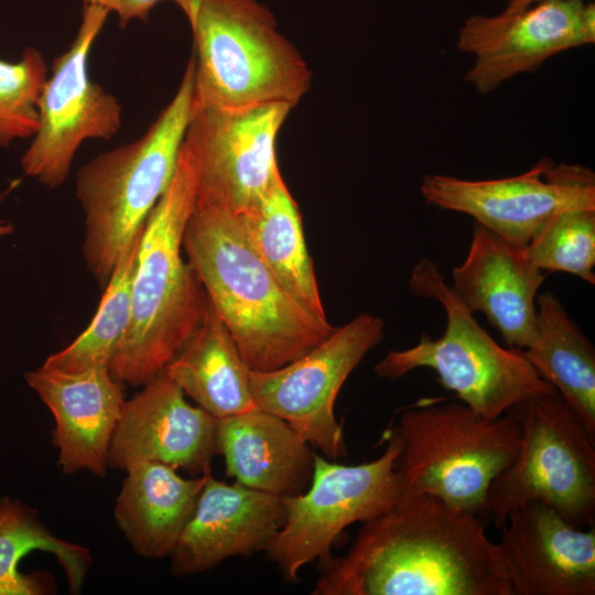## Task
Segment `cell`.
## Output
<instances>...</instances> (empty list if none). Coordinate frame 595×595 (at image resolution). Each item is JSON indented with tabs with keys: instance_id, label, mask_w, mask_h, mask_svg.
Masks as SVG:
<instances>
[{
	"instance_id": "6da1fadb",
	"label": "cell",
	"mask_w": 595,
	"mask_h": 595,
	"mask_svg": "<svg viewBox=\"0 0 595 595\" xmlns=\"http://www.w3.org/2000/svg\"><path fill=\"white\" fill-rule=\"evenodd\" d=\"M485 518L403 491L325 563L315 595H512Z\"/></svg>"
},
{
	"instance_id": "7a4b0ae2",
	"label": "cell",
	"mask_w": 595,
	"mask_h": 595,
	"mask_svg": "<svg viewBox=\"0 0 595 595\" xmlns=\"http://www.w3.org/2000/svg\"><path fill=\"white\" fill-rule=\"evenodd\" d=\"M182 247L251 370L280 368L334 331L288 292L226 207L196 194Z\"/></svg>"
},
{
	"instance_id": "3957f363",
	"label": "cell",
	"mask_w": 595,
	"mask_h": 595,
	"mask_svg": "<svg viewBox=\"0 0 595 595\" xmlns=\"http://www.w3.org/2000/svg\"><path fill=\"white\" fill-rule=\"evenodd\" d=\"M197 191V165L184 138L172 181L142 229L131 292V316L109 363L111 376L132 387L155 378L199 326L207 294L182 239Z\"/></svg>"
},
{
	"instance_id": "277c9868",
	"label": "cell",
	"mask_w": 595,
	"mask_h": 595,
	"mask_svg": "<svg viewBox=\"0 0 595 595\" xmlns=\"http://www.w3.org/2000/svg\"><path fill=\"white\" fill-rule=\"evenodd\" d=\"M194 74L192 55L174 97L147 132L97 154L77 172L76 196L85 217L83 257L100 286L172 181L193 115Z\"/></svg>"
},
{
	"instance_id": "5b68a950",
	"label": "cell",
	"mask_w": 595,
	"mask_h": 595,
	"mask_svg": "<svg viewBox=\"0 0 595 595\" xmlns=\"http://www.w3.org/2000/svg\"><path fill=\"white\" fill-rule=\"evenodd\" d=\"M194 41V104L290 107L309 91L311 69L257 0H177Z\"/></svg>"
},
{
	"instance_id": "8992f818",
	"label": "cell",
	"mask_w": 595,
	"mask_h": 595,
	"mask_svg": "<svg viewBox=\"0 0 595 595\" xmlns=\"http://www.w3.org/2000/svg\"><path fill=\"white\" fill-rule=\"evenodd\" d=\"M409 286L416 296L443 306L444 333L436 339L422 333L415 346L389 351L374 367L378 377L396 380L418 368L432 369L443 388L487 419L505 414L528 398L556 390L539 376L522 350L495 342L435 262L421 259L411 271Z\"/></svg>"
},
{
	"instance_id": "52a82bcc",
	"label": "cell",
	"mask_w": 595,
	"mask_h": 595,
	"mask_svg": "<svg viewBox=\"0 0 595 595\" xmlns=\"http://www.w3.org/2000/svg\"><path fill=\"white\" fill-rule=\"evenodd\" d=\"M392 430L402 444L397 470L404 491L482 517L489 487L513 459L521 434L508 412L487 419L463 402L442 399L404 408Z\"/></svg>"
},
{
	"instance_id": "ba28073f",
	"label": "cell",
	"mask_w": 595,
	"mask_h": 595,
	"mask_svg": "<svg viewBox=\"0 0 595 595\" xmlns=\"http://www.w3.org/2000/svg\"><path fill=\"white\" fill-rule=\"evenodd\" d=\"M507 412L520 425V443L491 483L483 517L501 528L513 509L539 500L576 527H594L595 432L556 390Z\"/></svg>"
},
{
	"instance_id": "9c48e42d",
	"label": "cell",
	"mask_w": 595,
	"mask_h": 595,
	"mask_svg": "<svg viewBox=\"0 0 595 595\" xmlns=\"http://www.w3.org/2000/svg\"><path fill=\"white\" fill-rule=\"evenodd\" d=\"M387 447L376 459L359 465L329 462L314 453L305 493L282 496L285 518L264 549L286 581L314 560L327 563L334 541L345 528L366 522L391 508L404 489L397 470L402 444L394 431L385 432Z\"/></svg>"
},
{
	"instance_id": "30bf717a",
	"label": "cell",
	"mask_w": 595,
	"mask_h": 595,
	"mask_svg": "<svg viewBox=\"0 0 595 595\" xmlns=\"http://www.w3.org/2000/svg\"><path fill=\"white\" fill-rule=\"evenodd\" d=\"M108 12L84 6L82 22L68 50L52 63L37 100L39 127L21 158L23 173L48 188L67 178L86 140H109L122 125L119 100L88 76L89 52Z\"/></svg>"
},
{
	"instance_id": "8fae6325",
	"label": "cell",
	"mask_w": 595,
	"mask_h": 595,
	"mask_svg": "<svg viewBox=\"0 0 595 595\" xmlns=\"http://www.w3.org/2000/svg\"><path fill=\"white\" fill-rule=\"evenodd\" d=\"M382 338L383 321L360 314L298 359L273 370H250L255 405L286 421L326 458L346 455L335 401L348 376Z\"/></svg>"
},
{
	"instance_id": "7c38bea8",
	"label": "cell",
	"mask_w": 595,
	"mask_h": 595,
	"mask_svg": "<svg viewBox=\"0 0 595 595\" xmlns=\"http://www.w3.org/2000/svg\"><path fill=\"white\" fill-rule=\"evenodd\" d=\"M421 194L435 207L472 216L506 242L523 249L555 213L595 208V174L580 164L541 158L521 174L495 180H463L428 174Z\"/></svg>"
},
{
	"instance_id": "4fadbf2b",
	"label": "cell",
	"mask_w": 595,
	"mask_h": 595,
	"mask_svg": "<svg viewBox=\"0 0 595 595\" xmlns=\"http://www.w3.org/2000/svg\"><path fill=\"white\" fill-rule=\"evenodd\" d=\"M291 109L282 104H194L185 139L196 159V194L236 215L255 207L280 174L275 140Z\"/></svg>"
},
{
	"instance_id": "5bb4252c",
	"label": "cell",
	"mask_w": 595,
	"mask_h": 595,
	"mask_svg": "<svg viewBox=\"0 0 595 595\" xmlns=\"http://www.w3.org/2000/svg\"><path fill=\"white\" fill-rule=\"evenodd\" d=\"M595 42V6L585 0H543L517 12L468 17L456 47L474 62L465 79L479 94L495 91L553 55Z\"/></svg>"
},
{
	"instance_id": "9a60e30c",
	"label": "cell",
	"mask_w": 595,
	"mask_h": 595,
	"mask_svg": "<svg viewBox=\"0 0 595 595\" xmlns=\"http://www.w3.org/2000/svg\"><path fill=\"white\" fill-rule=\"evenodd\" d=\"M498 543L512 595H594L595 527L533 500L513 509Z\"/></svg>"
},
{
	"instance_id": "2e32d148",
	"label": "cell",
	"mask_w": 595,
	"mask_h": 595,
	"mask_svg": "<svg viewBox=\"0 0 595 595\" xmlns=\"http://www.w3.org/2000/svg\"><path fill=\"white\" fill-rule=\"evenodd\" d=\"M216 418L185 400L163 370L125 401L112 434L108 465L126 470L136 462H156L192 474L210 467Z\"/></svg>"
},
{
	"instance_id": "e0dca14e",
	"label": "cell",
	"mask_w": 595,
	"mask_h": 595,
	"mask_svg": "<svg viewBox=\"0 0 595 595\" xmlns=\"http://www.w3.org/2000/svg\"><path fill=\"white\" fill-rule=\"evenodd\" d=\"M194 511L172 553L175 574L207 571L223 561L264 550L285 518L280 496L217 480L205 469Z\"/></svg>"
},
{
	"instance_id": "ac0fdd59",
	"label": "cell",
	"mask_w": 595,
	"mask_h": 595,
	"mask_svg": "<svg viewBox=\"0 0 595 595\" xmlns=\"http://www.w3.org/2000/svg\"><path fill=\"white\" fill-rule=\"evenodd\" d=\"M28 385L55 420L54 444L65 474L105 476L112 434L125 404L122 383L108 366L64 372L42 366L25 374Z\"/></svg>"
},
{
	"instance_id": "d6986e66",
	"label": "cell",
	"mask_w": 595,
	"mask_h": 595,
	"mask_svg": "<svg viewBox=\"0 0 595 595\" xmlns=\"http://www.w3.org/2000/svg\"><path fill=\"white\" fill-rule=\"evenodd\" d=\"M451 285L472 313L482 312L510 348L523 350L536 335L537 296L545 273L485 226L474 223L465 260Z\"/></svg>"
},
{
	"instance_id": "ffe728a7",
	"label": "cell",
	"mask_w": 595,
	"mask_h": 595,
	"mask_svg": "<svg viewBox=\"0 0 595 595\" xmlns=\"http://www.w3.org/2000/svg\"><path fill=\"white\" fill-rule=\"evenodd\" d=\"M216 452L236 482L277 496L303 493L313 473L314 452L283 419L257 407L216 419Z\"/></svg>"
},
{
	"instance_id": "44dd1931",
	"label": "cell",
	"mask_w": 595,
	"mask_h": 595,
	"mask_svg": "<svg viewBox=\"0 0 595 595\" xmlns=\"http://www.w3.org/2000/svg\"><path fill=\"white\" fill-rule=\"evenodd\" d=\"M125 472L115 507L119 529L140 556L170 555L194 511L205 470L183 478L171 466L140 461Z\"/></svg>"
},
{
	"instance_id": "7402d4cb",
	"label": "cell",
	"mask_w": 595,
	"mask_h": 595,
	"mask_svg": "<svg viewBox=\"0 0 595 595\" xmlns=\"http://www.w3.org/2000/svg\"><path fill=\"white\" fill-rule=\"evenodd\" d=\"M250 370L209 301L199 326L164 368L185 396L216 419L256 408Z\"/></svg>"
},
{
	"instance_id": "603a6c76",
	"label": "cell",
	"mask_w": 595,
	"mask_h": 595,
	"mask_svg": "<svg viewBox=\"0 0 595 595\" xmlns=\"http://www.w3.org/2000/svg\"><path fill=\"white\" fill-rule=\"evenodd\" d=\"M536 335L522 353L595 432V349L560 300L537 296Z\"/></svg>"
},
{
	"instance_id": "cb8c5ba5",
	"label": "cell",
	"mask_w": 595,
	"mask_h": 595,
	"mask_svg": "<svg viewBox=\"0 0 595 595\" xmlns=\"http://www.w3.org/2000/svg\"><path fill=\"white\" fill-rule=\"evenodd\" d=\"M238 216L249 240L288 292L305 309L326 318L301 214L281 173L259 203Z\"/></svg>"
},
{
	"instance_id": "d4e9b609",
	"label": "cell",
	"mask_w": 595,
	"mask_h": 595,
	"mask_svg": "<svg viewBox=\"0 0 595 595\" xmlns=\"http://www.w3.org/2000/svg\"><path fill=\"white\" fill-rule=\"evenodd\" d=\"M33 550L55 555L69 589L78 592L91 564L88 549L55 537L37 515L19 501H0V595L42 594L39 580L19 573V561Z\"/></svg>"
},
{
	"instance_id": "484cf974",
	"label": "cell",
	"mask_w": 595,
	"mask_h": 595,
	"mask_svg": "<svg viewBox=\"0 0 595 595\" xmlns=\"http://www.w3.org/2000/svg\"><path fill=\"white\" fill-rule=\"evenodd\" d=\"M141 234L142 230L120 257L89 326L67 347L48 356L44 367L78 372L108 366L130 322L132 282Z\"/></svg>"
},
{
	"instance_id": "4316f807",
	"label": "cell",
	"mask_w": 595,
	"mask_h": 595,
	"mask_svg": "<svg viewBox=\"0 0 595 595\" xmlns=\"http://www.w3.org/2000/svg\"><path fill=\"white\" fill-rule=\"evenodd\" d=\"M542 271L566 272L595 283V208L552 215L522 249Z\"/></svg>"
},
{
	"instance_id": "83f0119b",
	"label": "cell",
	"mask_w": 595,
	"mask_h": 595,
	"mask_svg": "<svg viewBox=\"0 0 595 595\" xmlns=\"http://www.w3.org/2000/svg\"><path fill=\"white\" fill-rule=\"evenodd\" d=\"M46 78L47 65L36 47H25L18 62L0 60V148L35 134Z\"/></svg>"
},
{
	"instance_id": "f1b7e54d",
	"label": "cell",
	"mask_w": 595,
	"mask_h": 595,
	"mask_svg": "<svg viewBox=\"0 0 595 595\" xmlns=\"http://www.w3.org/2000/svg\"><path fill=\"white\" fill-rule=\"evenodd\" d=\"M164 0H83L84 6H97L108 13L115 12L119 20V26L125 29L131 21L147 22L151 10ZM174 3L177 0H170Z\"/></svg>"
},
{
	"instance_id": "f546056e",
	"label": "cell",
	"mask_w": 595,
	"mask_h": 595,
	"mask_svg": "<svg viewBox=\"0 0 595 595\" xmlns=\"http://www.w3.org/2000/svg\"><path fill=\"white\" fill-rule=\"evenodd\" d=\"M543 0H507L504 12H517Z\"/></svg>"
},
{
	"instance_id": "4dcf8cb0",
	"label": "cell",
	"mask_w": 595,
	"mask_h": 595,
	"mask_svg": "<svg viewBox=\"0 0 595 595\" xmlns=\"http://www.w3.org/2000/svg\"><path fill=\"white\" fill-rule=\"evenodd\" d=\"M13 230H14V227L12 224L6 220H0V239L11 235Z\"/></svg>"
}]
</instances>
